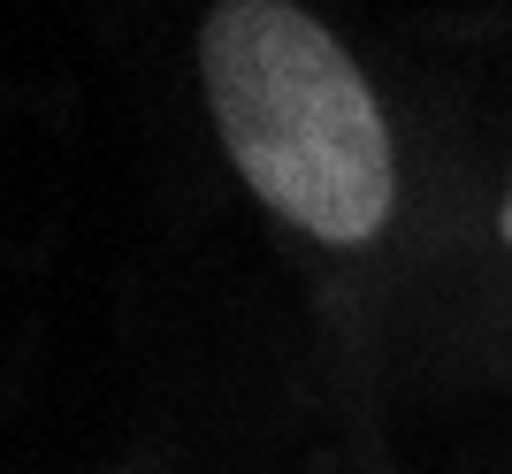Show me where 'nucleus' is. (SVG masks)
I'll return each mask as SVG.
<instances>
[{
	"instance_id": "obj_1",
	"label": "nucleus",
	"mask_w": 512,
	"mask_h": 474,
	"mask_svg": "<svg viewBox=\"0 0 512 474\" xmlns=\"http://www.w3.org/2000/svg\"><path fill=\"white\" fill-rule=\"evenodd\" d=\"M199 92L230 169L321 245H367L398 207V146L360 62L299 0H214Z\"/></svg>"
},
{
	"instance_id": "obj_2",
	"label": "nucleus",
	"mask_w": 512,
	"mask_h": 474,
	"mask_svg": "<svg viewBox=\"0 0 512 474\" xmlns=\"http://www.w3.org/2000/svg\"><path fill=\"white\" fill-rule=\"evenodd\" d=\"M497 237H505V253H512V169H505V192H497Z\"/></svg>"
}]
</instances>
